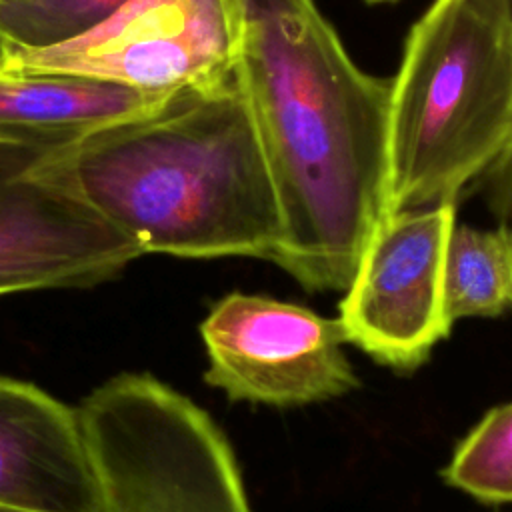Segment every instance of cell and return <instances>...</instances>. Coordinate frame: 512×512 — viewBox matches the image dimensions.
I'll list each match as a JSON object with an SVG mask.
<instances>
[{
	"instance_id": "obj_7",
	"label": "cell",
	"mask_w": 512,
	"mask_h": 512,
	"mask_svg": "<svg viewBox=\"0 0 512 512\" xmlns=\"http://www.w3.org/2000/svg\"><path fill=\"white\" fill-rule=\"evenodd\" d=\"M206 384L234 402L304 406L360 386L336 318L270 296L230 292L200 324Z\"/></svg>"
},
{
	"instance_id": "obj_16",
	"label": "cell",
	"mask_w": 512,
	"mask_h": 512,
	"mask_svg": "<svg viewBox=\"0 0 512 512\" xmlns=\"http://www.w3.org/2000/svg\"><path fill=\"white\" fill-rule=\"evenodd\" d=\"M4 46H6V38H4V34L0 32V56H2V52H4Z\"/></svg>"
},
{
	"instance_id": "obj_1",
	"label": "cell",
	"mask_w": 512,
	"mask_h": 512,
	"mask_svg": "<svg viewBox=\"0 0 512 512\" xmlns=\"http://www.w3.org/2000/svg\"><path fill=\"white\" fill-rule=\"evenodd\" d=\"M236 68L276 186V266L346 290L382 218L390 78L362 70L316 0H242Z\"/></svg>"
},
{
	"instance_id": "obj_12",
	"label": "cell",
	"mask_w": 512,
	"mask_h": 512,
	"mask_svg": "<svg viewBox=\"0 0 512 512\" xmlns=\"http://www.w3.org/2000/svg\"><path fill=\"white\" fill-rule=\"evenodd\" d=\"M448 486L486 504H512V402L492 408L442 470Z\"/></svg>"
},
{
	"instance_id": "obj_2",
	"label": "cell",
	"mask_w": 512,
	"mask_h": 512,
	"mask_svg": "<svg viewBox=\"0 0 512 512\" xmlns=\"http://www.w3.org/2000/svg\"><path fill=\"white\" fill-rule=\"evenodd\" d=\"M44 160L142 254H280L282 210L238 74L48 146Z\"/></svg>"
},
{
	"instance_id": "obj_3",
	"label": "cell",
	"mask_w": 512,
	"mask_h": 512,
	"mask_svg": "<svg viewBox=\"0 0 512 512\" xmlns=\"http://www.w3.org/2000/svg\"><path fill=\"white\" fill-rule=\"evenodd\" d=\"M512 154L506 0H432L390 78L382 218L456 204Z\"/></svg>"
},
{
	"instance_id": "obj_11",
	"label": "cell",
	"mask_w": 512,
	"mask_h": 512,
	"mask_svg": "<svg viewBox=\"0 0 512 512\" xmlns=\"http://www.w3.org/2000/svg\"><path fill=\"white\" fill-rule=\"evenodd\" d=\"M444 308L452 324L512 310V234L504 226H454L446 252Z\"/></svg>"
},
{
	"instance_id": "obj_8",
	"label": "cell",
	"mask_w": 512,
	"mask_h": 512,
	"mask_svg": "<svg viewBox=\"0 0 512 512\" xmlns=\"http://www.w3.org/2000/svg\"><path fill=\"white\" fill-rule=\"evenodd\" d=\"M44 148L0 140V296L94 286L142 256L50 172Z\"/></svg>"
},
{
	"instance_id": "obj_4",
	"label": "cell",
	"mask_w": 512,
	"mask_h": 512,
	"mask_svg": "<svg viewBox=\"0 0 512 512\" xmlns=\"http://www.w3.org/2000/svg\"><path fill=\"white\" fill-rule=\"evenodd\" d=\"M76 412L96 478L94 512H254L222 428L152 374H116Z\"/></svg>"
},
{
	"instance_id": "obj_5",
	"label": "cell",
	"mask_w": 512,
	"mask_h": 512,
	"mask_svg": "<svg viewBox=\"0 0 512 512\" xmlns=\"http://www.w3.org/2000/svg\"><path fill=\"white\" fill-rule=\"evenodd\" d=\"M244 44L242 0H128L54 46L6 40L0 76H76L170 100L228 82Z\"/></svg>"
},
{
	"instance_id": "obj_13",
	"label": "cell",
	"mask_w": 512,
	"mask_h": 512,
	"mask_svg": "<svg viewBox=\"0 0 512 512\" xmlns=\"http://www.w3.org/2000/svg\"><path fill=\"white\" fill-rule=\"evenodd\" d=\"M128 0H6L0 32L20 46H54L84 34Z\"/></svg>"
},
{
	"instance_id": "obj_6",
	"label": "cell",
	"mask_w": 512,
	"mask_h": 512,
	"mask_svg": "<svg viewBox=\"0 0 512 512\" xmlns=\"http://www.w3.org/2000/svg\"><path fill=\"white\" fill-rule=\"evenodd\" d=\"M456 204L402 210L378 220L338 304L346 342L402 374L420 368L450 334L444 272Z\"/></svg>"
},
{
	"instance_id": "obj_9",
	"label": "cell",
	"mask_w": 512,
	"mask_h": 512,
	"mask_svg": "<svg viewBox=\"0 0 512 512\" xmlns=\"http://www.w3.org/2000/svg\"><path fill=\"white\" fill-rule=\"evenodd\" d=\"M76 408L32 382L0 376V504L26 512H94Z\"/></svg>"
},
{
	"instance_id": "obj_15",
	"label": "cell",
	"mask_w": 512,
	"mask_h": 512,
	"mask_svg": "<svg viewBox=\"0 0 512 512\" xmlns=\"http://www.w3.org/2000/svg\"><path fill=\"white\" fill-rule=\"evenodd\" d=\"M0 512H26V510H18V508H10V506L0 504Z\"/></svg>"
},
{
	"instance_id": "obj_19",
	"label": "cell",
	"mask_w": 512,
	"mask_h": 512,
	"mask_svg": "<svg viewBox=\"0 0 512 512\" xmlns=\"http://www.w3.org/2000/svg\"><path fill=\"white\" fill-rule=\"evenodd\" d=\"M2 142H4V140H2Z\"/></svg>"
},
{
	"instance_id": "obj_10",
	"label": "cell",
	"mask_w": 512,
	"mask_h": 512,
	"mask_svg": "<svg viewBox=\"0 0 512 512\" xmlns=\"http://www.w3.org/2000/svg\"><path fill=\"white\" fill-rule=\"evenodd\" d=\"M164 102L134 88L90 78L0 76V140L56 146Z\"/></svg>"
},
{
	"instance_id": "obj_17",
	"label": "cell",
	"mask_w": 512,
	"mask_h": 512,
	"mask_svg": "<svg viewBox=\"0 0 512 512\" xmlns=\"http://www.w3.org/2000/svg\"><path fill=\"white\" fill-rule=\"evenodd\" d=\"M370 4H382V2H396V0H366Z\"/></svg>"
},
{
	"instance_id": "obj_14",
	"label": "cell",
	"mask_w": 512,
	"mask_h": 512,
	"mask_svg": "<svg viewBox=\"0 0 512 512\" xmlns=\"http://www.w3.org/2000/svg\"><path fill=\"white\" fill-rule=\"evenodd\" d=\"M512 14V0H506ZM486 188V202L498 226L512 234V154L498 164L492 174L482 182Z\"/></svg>"
},
{
	"instance_id": "obj_18",
	"label": "cell",
	"mask_w": 512,
	"mask_h": 512,
	"mask_svg": "<svg viewBox=\"0 0 512 512\" xmlns=\"http://www.w3.org/2000/svg\"><path fill=\"white\" fill-rule=\"evenodd\" d=\"M4 4H6V0H0V12L4 10Z\"/></svg>"
}]
</instances>
